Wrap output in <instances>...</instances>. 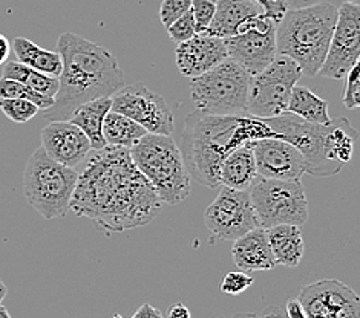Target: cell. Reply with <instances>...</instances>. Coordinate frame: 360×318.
<instances>
[{"instance_id": "obj_1", "label": "cell", "mask_w": 360, "mask_h": 318, "mask_svg": "<svg viewBox=\"0 0 360 318\" xmlns=\"http://www.w3.org/2000/svg\"><path fill=\"white\" fill-rule=\"evenodd\" d=\"M162 202L134 164L129 149H91L79 173L70 210L88 218L100 231L123 233L155 219Z\"/></svg>"}, {"instance_id": "obj_2", "label": "cell", "mask_w": 360, "mask_h": 318, "mask_svg": "<svg viewBox=\"0 0 360 318\" xmlns=\"http://www.w3.org/2000/svg\"><path fill=\"white\" fill-rule=\"evenodd\" d=\"M276 138L267 118L253 115H209L195 110L184 119L179 141L186 168L196 183L217 188L221 162L247 143Z\"/></svg>"}, {"instance_id": "obj_3", "label": "cell", "mask_w": 360, "mask_h": 318, "mask_svg": "<svg viewBox=\"0 0 360 318\" xmlns=\"http://www.w3.org/2000/svg\"><path fill=\"white\" fill-rule=\"evenodd\" d=\"M57 49L63 67L54 105L44 110L48 121H68L75 107L96 98L112 97L126 84L117 57L105 46L79 34L63 32L58 37Z\"/></svg>"}, {"instance_id": "obj_4", "label": "cell", "mask_w": 360, "mask_h": 318, "mask_svg": "<svg viewBox=\"0 0 360 318\" xmlns=\"http://www.w3.org/2000/svg\"><path fill=\"white\" fill-rule=\"evenodd\" d=\"M278 140H284L302 153L307 173L319 178L338 175L353 158L357 131L347 118L331 119V123L314 124L284 112L267 118Z\"/></svg>"}, {"instance_id": "obj_5", "label": "cell", "mask_w": 360, "mask_h": 318, "mask_svg": "<svg viewBox=\"0 0 360 318\" xmlns=\"http://www.w3.org/2000/svg\"><path fill=\"white\" fill-rule=\"evenodd\" d=\"M338 20V8L317 2L287 10L276 25V54L293 60L302 75L316 77L328 53Z\"/></svg>"}, {"instance_id": "obj_6", "label": "cell", "mask_w": 360, "mask_h": 318, "mask_svg": "<svg viewBox=\"0 0 360 318\" xmlns=\"http://www.w3.org/2000/svg\"><path fill=\"white\" fill-rule=\"evenodd\" d=\"M129 152L134 164L155 188L162 204L178 205L191 194V175L172 136L146 133Z\"/></svg>"}, {"instance_id": "obj_7", "label": "cell", "mask_w": 360, "mask_h": 318, "mask_svg": "<svg viewBox=\"0 0 360 318\" xmlns=\"http://www.w3.org/2000/svg\"><path fill=\"white\" fill-rule=\"evenodd\" d=\"M79 171L51 159L39 147L30 157L23 173L25 199L46 220L65 218L70 211Z\"/></svg>"}, {"instance_id": "obj_8", "label": "cell", "mask_w": 360, "mask_h": 318, "mask_svg": "<svg viewBox=\"0 0 360 318\" xmlns=\"http://www.w3.org/2000/svg\"><path fill=\"white\" fill-rule=\"evenodd\" d=\"M250 75L233 60H224L210 71L191 79V97L196 110L209 115H244Z\"/></svg>"}, {"instance_id": "obj_9", "label": "cell", "mask_w": 360, "mask_h": 318, "mask_svg": "<svg viewBox=\"0 0 360 318\" xmlns=\"http://www.w3.org/2000/svg\"><path fill=\"white\" fill-rule=\"evenodd\" d=\"M248 194L259 227H301L308 219V201L301 180H279L258 176L248 187Z\"/></svg>"}, {"instance_id": "obj_10", "label": "cell", "mask_w": 360, "mask_h": 318, "mask_svg": "<svg viewBox=\"0 0 360 318\" xmlns=\"http://www.w3.org/2000/svg\"><path fill=\"white\" fill-rule=\"evenodd\" d=\"M302 71L293 60L276 55L259 74L250 77L247 114L258 118H273L287 112L291 91L301 80Z\"/></svg>"}, {"instance_id": "obj_11", "label": "cell", "mask_w": 360, "mask_h": 318, "mask_svg": "<svg viewBox=\"0 0 360 318\" xmlns=\"http://www.w3.org/2000/svg\"><path fill=\"white\" fill-rule=\"evenodd\" d=\"M227 55L248 75H256L276 57V22L267 14L253 15L236 36L224 39Z\"/></svg>"}, {"instance_id": "obj_12", "label": "cell", "mask_w": 360, "mask_h": 318, "mask_svg": "<svg viewBox=\"0 0 360 318\" xmlns=\"http://www.w3.org/2000/svg\"><path fill=\"white\" fill-rule=\"evenodd\" d=\"M139 123L148 133L167 135L175 131L174 114L165 97L152 92L143 83L124 84L112 95V109Z\"/></svg>"}, {"instance_id": "obj_13", "label": "cell", "mask_w": 360, "mask_h": 318, "mask_svg": "<svg viewBox=\"0 0 360 318\" xmlns=\"http://www.w3.org/2000/svg\"><path fill=\"white\" fill-rule=\"evenodd\" d=\"M205 227L222 240H236L248 231L259 227L247 190L224 187L204 214Z\"/></svg>"}, {"instance_id": "obj_14", "label": "cell", "mask_w": 360, "mask_h": 318, "mask_svg": "<svg viewBox=\"0 0 360 318\" xmlns=\"http://www.w3.org/2000/svg\"><path fill=\"white\" fill-rule=\"evenodd\" d=\"M360 58V8L344 2L338 8L327 57L317 75L330 80H342Z\"/></svg>"}, {"instance_id": "obj_15", "label": "cell", "mask_w": 360, "mask_h": 318, "mask_svg": "<svg viewBox=\"0 0 360 318\" xmlns=\"http://www.w3.org/2000/svg\"><path fill=\"white\" fill-rule=\"evenodd\" d=\"M308 318H360V298L344 281L323 279L310 283L297 296Z\"/></svg>"}, {"instance_id": "obj_16", "label": "cell", "mask_w": 360, "mask_h": 318, "mask_svg": "<svg viewBox=\"0 0 360 318\" xmlns=\"http://www.w3.org/2000/svg\"><path fill=\"white\" fill-rule=\"evenodd\" d=\"M248 144L253 150L258 176L279 180H301L307 173L302 153L293 144L278 138H264Z\"/></svg>"}, {"instance_id": "obj_17", "label": "cell", "mask_w": 360, "mask_h": 318, "mask_svg": "<svg viewBox=\"0 0 360 318\" xmlns=\"http://www.w3.org/2000/svg\"><path fill=\"white\" fill-rule=\"evenodd\" d=\"M41 149L58 164L75 168L91 152V143L79 127L66 119L49 121L40 132Z\"/></svg>"}, {"instance_id": "obj_18", "label": "cell", "mask_w": 360, "mask_h": 318, "mask_svg": "<svg viewBox=\"0 0 360 318\" xmlns=\"http://www.w3.org/2000/svg\"><path fill=\"white\" fill-rule=\"evenodd\" d=\"M224 39L209 34H195L192 39L179 43L175 49L176 67L187 79H193L227 60Z\"/></svg>"}, {"instance_id": "obj_19", "label": "cell", "mask_w": 360, "mask_h": 318, "mask_svg": "<svg viewBox=\"0 0 360 318\" xmlns=\"http://www.w3.org/2000/svg\"><path fill=\"white\" fill-rule=\"evenodd\" d=\"M231 257L239 270L247 271H271L276 266L273 259L267 230L256 227L244 236L233 240Z\"/></svg>"}, {"instance_id": "obj_20", "label": "cell", "mask_w": 360, "mask_h": 318, "mask_svg": "<svg viewBox=\"0 0 360 318\" xmlns=\"http://www.w3.org/2000/svg\"><path fill=\"white\" fill-rule=\"evenodd\" d=\"M264 13L255 0H217V11L205 34L213 37H233L245 20Z\"/></svg>"}, {"instance_id": "obj_21", "label": "cell", "mask_w": 360, "mask_h": 318, "mask_svg": "<svg viewBox=\"0 0 360 318\" xmlns=\"http://www.w3.org/2000/svg\"><path fill=\"white\" fill-rule=\"evenodd\" d=\"M110 109H112V97L91 100L75 107L68 121L79 127L88 136L91 149H101L106 145L103 136V121Z\"/></svg>"}, {"instance_id": "obj_22", "label": "cell", "mask_w": 360, "mask_h": 318, "mask_svg": "<svg viewBox=\"0 0 360 318\" xmlns=\"http://www.w3.org/2000/svg\"><path fill=\"white\" fill-rule=\"evenodd\" d=\"M258 178L256 173L255 157L250 144L230 152L219 168V184L233 188V190H248L253 180Z\"/></svg>"}, {"instance_id": "obj_23", "label": "cell", "mask_w": 360, "mask_h": 318, "mask_svg": "<svg viewBox=\"0 0 360 318\" xmlns=\"http://www.w3.org/2000/svg\"><path fill=\"white\" fill-rule=\"evenodd\" d=\"M267 237L273 259L276 265L296 268L302 262L305 244L297 225H276L267 230Z\"/></svg>"}, {"instance_id": "obj_24", "label": "cell", "mask_w": 360, "mask_h": 318, "mask_svg": "<svg viewBox=\"0 0 360 318\" xmlns=\"http://www.w3.org/2000/svg\"><path fill=\"white\" fill-rule=\"evenodd\" d=\"M13 49L17 60L22 65L31 67V69L49 77H56V79H58L60 74H62L63 63L58 51L44 49L25 37H15L13 41Z\"/></svg>"}, {"instance_id": "obj_25", "label": "cell", "mask_w": 360, "mask_h": 318, "mask_svg": "<svg viewBox=\"0 0 360 318\" xmlns=\"http://www.w3.org/2000/svg\"><path fill=\"white\" fill-rule=\"evenodd\" d=\"M287 112L308 123L323 126L331 123V117L328 114V101L316 95L313 91L305 88V86L296 84L293 91H291Z\"/></svg>"}, {"instance_id": "obj_26", "label": "cell", "mask_w": 360, "mask_h": 318, "mask_svg": "<svg viewBox=\"0 0 360 318\" xmlns=\"http://www.w3.org/2000/svg\"><path fill=\"white\" fill-rule=\"evenodd\" d=\"M146 133L148 132L139 123L114 110H109L103 121V136L106 145L132 149Z\"/></svg>"}, {"instance_id": "obj_27", "label": "cell", "mask_w": 360, "mask_h": 318, "mask_svg": "<svg viewBox=\"0 0 360 318\" xmlns=\"http://www.w3.org/2000/svg\"><path fill=\"white\" fill-rule=\"evenodd\" d=\"M2 77L20 81L25 86H28L32 91H36L41 95L54 98L58 92V79L34 71L31 67L22 65L20 62H6L4 65Z\"/></svg>"}, {"instance_id": "obj_28", "label": "cell", "mask_w": 360, "mask_h": 318, "mask_svg": "<svg viewBox=\"0 0 360 318\" xmlns=\"http://www.w3.org/2000/svg\"><path fill=\"white\" fill-rule=\"evenodd\" d=\"M0 98H23L34 102L40 110H46L54 105V98L41 95V93L32 91L28 86L20 81L0 77Z\"/></svg>"}, {"instance_id": "obj_29", "label": "cell", "mask_w": 360, "mask_h": 318, "mask_svg": "<svg viewBox=\"0 0 360 318\" xmlns=\"http://www.w3.org/2000/svg\"><path fill=\"white\" fill-rule=\"evenodd\" d=\"M0 110L13 123L25 124L36 117L40 109L34 102L23 98H0Z\"/></svg>"}, {"instance_id": "obj_30", "label": "cell", "mask_w": 360, "mask_h": 318, "mask_svg": "<svg viewBox=\"0 0 360 318\" xmlns=\"http://www.w3.org/2000/svg\"><path fill=\"white\" fill-rule=\"evenodd\" d=\"M191 11L195 20L196 34H205L217 11V0H192Z\"/></svg>"}, {"instance_id": "obj_31", "label": "cell", "mask_w": 360, "mask_h": 318, "mask_svg": "<svg viewBox=\"0 0 360 318\" xmlns=\"http://www.w3.org/2000/svg\"><path fill=\"white\" fill-rule=\"evenodd\" d=\"M192 0H162L160 6V20L166 29L179 17L191 11Z\"/></svg>"}, {"instance_id": "obj_32", "label": "cell", "mask_w": 360, "mask_h": 318, "mask_svg": "<svg viewBox=\"0 0 360 318\" xmlns=\"http://www.w3.org/2000/svg\"><path fill=\"white\" fill-rule=\"evenodd\" d=\"M253 285V279L245 274L244 271H231L222 277L221 281V292L229 296H239L243 294Z\"/></svg>"}, {"instance_id": "obj_33", "label": "cell", "mask_w": 360, "mask_h": 318, "mask_svg": "<svg viewBox=\"0 0 360 318\" xmlns=\"http://www.w3.org/2000/svg\"><path fill=\"white\" fill-rule=\"evenodd\" d=\"M169 37L176 45L183 41H187L188 39H192L196 34V28H195V20L192 11L186 13L183 17H179L178 20H175L170 27L167 28Z\"/></svg>"}, {"instance_id": "obj_34", "label": "cell", "mask_w": 360, "mask_h": 318, "mask_svg": "<svg viewBox=\"0 0 360 318\" xmlns=\"http://www.w3.org/2000/svg\"><path fill=\"white\" fill-rule=\"evenodd\" d=\"M347 86L344 92V106L347 109H357L360 107V69L359 63L354 65L348 74L345 75Z\"/></svg>"}, {"instance_id": "obj_35", "label": "cell", "mask_w": 360, "mask_h": 318, "mask_svg": "<svg viewBox=\"0 0 360 318\" xmlns=\"http://www.w3.org/2000/svg\"><path fill=\"white\" fill-rule=\"evenodd\" d=\"M255 2L262 8L264 14H267L270 19L276 22V25L287 11V6L282 0H255Z\"/></svg>"}, {"instance_id": "obj_36", "label": "cell", "mask_w": 360, "mask_h": 318, "mask_svg": "<svg viewBox=\"0 0 360 318\" xmlns=\"http://www.w3.org/2000/svg\"><path fill=\"white\" fill-rule=\"evenodd\" d=\"M233 318H287V314L284 309H281L279 306H271L269 309H265L262 314L243 312V314H236Z\"/></svg>"}, {"instance_id": "obj_37", "label": "cell", "mask_w": 360, "mask_h": 318, "mask_svg": "<svg viewBox=\"0 0 360 318\" xmlns=\"http://www.w3.org/2000/svg\"><path fill=\"white\" fill-rule=\"evenodd\" d=\"M285 314H287V318H308L302 305L299 303L297 298L290 300V302L287 303Z\"/></svg>"}, {"instance_id": "obj_38", "label": "cell", "mask_w": 360, "mask_h": 318, "mask_svg": "<svg viewBox=\"0 0 360 318\" xmlns=\"http://www.w3.org/2000/svg\"><path fill=\"white\" fill-rule=\"evenodd\" d=\"M132 318H165V315H162L157 307H153L149 303H144L143 306H140L139 311L132 315Z\"/></svg>"}, {"instance_id": "obj_39", "label": "cell", "mask_w": 360, "mask_h": 318, "mask_svg": "<svg viewBox=\"0 0 360 318\" xmlns=\"http://www.w3.org/2000/svg\"><path fill=\"white\" fill-rule=\"evenodd\" d=\"M167 318H191V311H188V307L184 306L183 303H174L170 305V307L167 309Z\"/></svg>"}, {"instance_id": "obj_40", "label": "cell", "mask_w": 360, "mask_h": 318, "mask_svg": "<svg viewBox=\"0 0 360 318\" xmlns=\"http://www.w3.org/2000/svg\"><path fill=\"white\" fill-rule=\"evenodd\" d=\"M11 54V43L4 34H0V66L8 62V57Z\"/></svg>"}, {"instance_id": "obj_41", "label": "cell", "mask_w": 360, "mask_h": 318, "mask_svg": "<svg viewBox=\"0 0 360 318\" xmlns=\"http://www.w3.org/2000/svg\"><path fill=\"white\" fill-rule=\"evenodd\" d=\"M285 4L287 10H296V8H305V6H311L321 0H282Z\"/></svg>"}, {"instance_id": "obj_42", "label": "cell", "mask_w": 360, "mask_h": 318, "mask_svg": "<svg viewBox=\"0 0 360 318\" xmlns=\"http://www.w3.org/2000/svg\"><path fill=\"white\" fill-rule=\"evenodd\" d=\"M6 294H8V288H6L5 283L0 280V303L4 302V298L6 297Z\"/></svg>"}, {"instance_id": "obj_43", "label": "cell", "mask_w": 360, "mask_h": 318, "mask_svg": "<svg viewBox=\"0 0 360 318\" xmlns=\"http://www.w3.org/2000/svg\"><path fill=\"white\" fill-rule=\"evenodd\" d=\"M0 318H13L10 315V312H8V309L5 306H2V303H0Z\"/></svg>"}, {"instance_id": "obj_44", "label": "cell", "mask_w": 360, "mask_h": 318, "mask_svg": "<svg viewBox=\"0 0 360 318\" xmlns=\"http://www.w3.org/2000/svg\"><path fill=\"white\" fill-rule=\"evenodd\" d=\"M345 2H347V4H353V5H359L360 0H345Z\"/></svg>"}, {"instance_id": "obj_45", "label": "cell", "mask_w": 360, "mask_h": 318, "mask_svg": "<svg viewBox=\"0 0 360 318\" xmlns=\"http://www.w3.org/2000/svg\"><path fill=\"white\" fill-rule=\"evenodd\" d=\"M114 318H123V317H122V315H118V314H117V315H114Z\"/></svg>"}]
</instances>
